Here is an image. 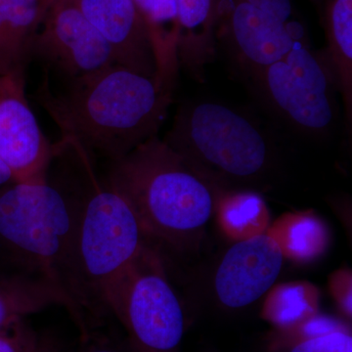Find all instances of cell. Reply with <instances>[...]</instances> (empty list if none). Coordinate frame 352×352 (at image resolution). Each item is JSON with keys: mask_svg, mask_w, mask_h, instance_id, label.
<instances>
[{"mask_svg": "<svg viewBox=\"0 0 352 352\" xmlns=\"http://www.w3.org/2000/svg\"><path fill=\"white\" fill-rule=\"evenodd\" d=\"M38 94L61 143L111 162L157 136L173 102V87L117 64L72 80L58 94L44 80Z\"/></svg>", "mask_w": 352, "mask_h": 352, "instance_id": "obj_1", "label": "cell"}, {"mask_svg": "<svg viewBox=\"0 0 352 352\" xmlns=\"http://www.w3.org/2000/svg\"><path fill=\"white\" fill-rule=\"evenodd\" d=\"M106 182L126 199L148 238L175 248L198 237L224 191L157 136L112 162Z\"/></svg>", "mask_w": 352, "mask_h": 352, "instance_id": "obj_2", "label": "cell"}, {"mask_svg": "<svg viewBox=\"0 0 352 352\" xmlns=\"http://www.w3.org/2000/svg\"><path fill=\"white\" fill-rule=\"evenodd\" d=\"M75 247L74 298L87 317L108 312L124 278L145 251L147 236L129 203L89 166Z\"/></svg>", "mask_w": 352, "mask_h": 352, "instance_id": "obj_3", "label": "cell"}, {"mask_svg": "<svg viewBox=\"0 0 352 352\" xmlns=\"http://www.w3.org/2000/svg\"><path fill=\"white\" fill-rule=\"evenodd\" d=\"M80 208L82 201H69L48 180L14 183L0 191V240L17 254L25 272L50 278L74 300Z\"/></svg>", "mask_w": 352, "mask_h": 352, "instance_id": "obj_4", "label": "cell"}, {"mask_svg": "<svg viewBox=\"0 0 352 352\" xmlns=\"http://www.w3.org/2000/svg\"><path fill=\"white\" fill-rule=\"evenodd\" d=\"M164 141L222 190L229 182L256 179L272 161V147L263 129L217 102L183 105Z\"/></svg>", "mask_w": 352, "mask_h": 352, "instance_id": "obj_5", "label": "cell"}, {"mask_svg": "<svg viewBox=\"0 0 352 352\" xmlns=\"http://www.w3.org/2000/svg\"><path fill=\"white\" fill-rule=\"evenodd\" d=\"M108 312L126 329L132 352H179L184 311L161 259L149 248L124 278Z\"/></svg>", "mask_w": 352, "mask_h": 352, "instance_id": "obj_6", "label": "cell"}, {"mask_svg": "<svg viewBox=\"0 0 352 352\" xmlns=\"http://www.w3.org/2000/svg\"><path fill=\"white\" fill-rule=\"evenodd\" d=\"M252 78L266 103L296 131L317 136L332 129L337 87L322 54L300 43Z\"/></svg>", "mask_w": 352, "mask_h": 352, "instance_id": "obj_7", "label": "cell"}, {"mask_svg": "<svg viewBox=\"0 0 352 352\" xmlns=\"http://www.w3.org/2000/svg\"><path fill=\"white\" fill-rule=\"evenodd\" d=\"M215 38L251 78L303 43L300 24H286L244 0H217Z\"/></svg>", "mask_w": 352, "mask_h": 352, "instance_id": "obj_8", "label": "cell"}, {"mask_svg": "<svg viewBox=\"0 0 352 352\" xmlns=\"http://www.w3.org/2000/svg\"><path fill=\"white\" fill-rule=\"evenodd\" d=\"M32 54L69 82L116 65L110 45L85 17L75 0L53 2L34 38Z\"/></svg>", "mask_w": 352, "mask_h": 352, "instance_id": "obj_9", "label": "cell"}, {"mask_svg": "<svg viewBox=\"0 0 352 352\" xmlns=\"http://www.w3.org/2000/svg\"><path fill=\"white\" fill-rule=\"evenodd\" d=\"M54 156L25 99V76H0V157L14 183L47 182Z\"/></svg>", "mask_w": 352, "mask_h": 352, "instance_id": "obj_10", "label": "cell"}, {"mask_svg": "<svg viewBox=\"0 0 352 352\" xmlns=\"http://www.w3.org/2000/svg\"><path fill=\"white\" fill-rule=\"evenodd\" d=\"M285 254L270 229L238 240L219 264L214 289L221 305L229 308L249 307L270 292L282 267Z\"/></svg>", "mask_w": 352, "mask_h": 352, "instance_id": "obj_11", "label": "cell"}, {"mask_svg": "<svg viewBox=\"0 0 352 352\" xmlns=\"http://www.w3.org/2000/svg\"><path fill=\"white\" fill-rule=\"evenodd\" d=\"M75 1L110 45L116 64L148 78H157L151 36L133 0Z\"/></svg>", "mask_w": 352, "mask_h": 352, "instance_id": "obj_12", "label": "cell"}, {"mask_svg": "<svg viewBox=\"0 0 352 352\" xmlns=\"http://www.w3.org/2000/svg\"><path fill=\"white\" fill-rule=\"evenodd\" d=\"M55 305L68 310L80 336L87 332L89 325L82 310L50 278L29 272L0 278V329Z\"/></svg>", "mask_w": 352, "mask_h": 352, "instance_id": "obj_13", "label": "cell"}, {"mask_svg": "<svg viewBox=\"0 0 352 352\" xmlns=\"http://www.w3.org/2000/svg\"><path fill=\"white\" fill-rule=\"evenodd\" d=\"M54 1L0 0V76H25L34 38Z\"/></svg>", "mask_w": 352, "mask_h": 352, "instance_id": "obj_14", "label": "cell"}, {"mask_svg": "<svg viewBox=\"0 0 352 352\" xmlns=\"http://www.w3.org/2000/svg\"><path fill=\"white\" fill-rule=\"evenodd\" d=\"M179 38L178 63L194 78H204L206 66L215 55V2L217 0H176Z\"/></svg>", "mask_w": 352, "mask_h": 352, "instance_id": "obj_15", "label": "cell"}, {"mask_svg": "<svg viewBox=\"0 0 352 352\" xmlns=\"http://www.w3.org/2000/svg\"><path fill=\"white\" fill-rule=\"evenodd\" d=\"M327 48L322 54L342 94L347 124L352 113V0H326Z\"/></svg>", "mask_w": 352, "mask_h": 352, "instance_id": "obj_16", "label": "cell"}, {"mask_svg": "<svg viewBox=\"0 0 352 352\" xmlns=\"http://www.w3.org/2000/svg\"><path fill=\"white\" fill-rule=\"evenodd\" d=\"M142 16L154 47L157 65V78L173 87L178 63L177 44L179 38L176 0H133Z\"/></svg>", "mask_w": 352, "mask_h": 352, "instance_id": "obj_17", "label": "cell"}, {"mask_svg": "<svg viewBox=\"0 0 352 352\" xmlns=\"http://www.w3.org/2000/svg\"><path fill=\"white\" fill-rule=\"evenodd\" d=\"M271 352H352V336L346 324L317 314L286 330H276Z\"/></svg>", "mask_w": 352, "mask_h": 352, "instance_id": "obj_18", "label": "cell"}, {"mask_svg": "<svg viewBox=\"0 0 352 352\" xmlns=\"http://www.w3.org/2000/svg\"><path fill=\"white\" fill-rule=\"evenodd\" d=\"M222 230L235 240L266 231L270 212L261 195L251 191H223L215 210Z\"/></svg>", "mask_w": 352, "mask_h": 352, "instance_id": "obj_19", "label": "cell"}, {"mask_svg": "<svg viewBox=\"0 0 352 352\" xmlns=\"http://www.w3.org/2000/svg\"><path fill=\"white\" fill-rule=\"evenodd\" d=\"M318 300V291L307 282L279 285L268 294L263 316L276 330H286L319 314Z\"/></svg>", "mask_w": 352, "mask_h": 352, "instance_id": "obj_20", "label": "cell"}, {"mask_svg": "<svg viewBox=\"0 0 352 352\" xmlns=\"http://www.w3.org/2000/svg\"><path fill=\"white\" fill-rule=\"evenodd\" d=\"M270 231L281 245L285 258L298 261L316 258L328 243L323 222L310 214H285Z\"/></svg>", "mask_w": 352, "mask_h": 352, "instance_id": "obj_21", "label": "cell"}, {"mask_svg": "<svg viewBox=\"0 0 352 352\" xmlns=\"http://www.w3.org/2000/svg\"><path fill=\"white\" fill-rule=\"evenodd\" d=\"M0 352H58L54 340L34 330L25 319L0 329Z\"/></svg>", "mask_w": 352, "mask_h": 352, "instance_id": "obj_22", "label": "cell"}, {"mask_svg": "<svg viewBox=\"0 0 352 352\" xmlns=\"http://www.w3.org/2000/svg\"><path fill=\"white\" fill-rule=\"evenodd\" d=\"M331 289L342 311L351 318V275L344 271L336 273L331 281Z\"/></svg>", "mask_w": 352, "mask_h": 352, "instance_id": "obj_23", "label": "cell"}, {"mask_svg": "<svg viewBox=\"0 0 352 352\" xmlns=\"http://www.w3.org/2000/svg\"><path fill=\"white\" fill-rule=\"evenodd\" d=\"M251 6L264 12L274 16L286 24H298L293 22L294 6L292 0H244Z\"/></svg>", "mask_w": 352, "mask_h": 352, "instance_id": "obj_24", "label": "cell"}, {"mask_svg": "<svg viewBox=\"0 0 352 352\" xmlns=\"http://www.w3.org/2000/svg\"><path fill=\"white\" fill-rule=\"evenodd\" d=\"M83 347L80 352H122L111 340L99 337L90 331L82 338Z\"/></svg>", "mask_w": 352, "mask_h": 352, "instance_id": "obj_25", "label": "cell"}, {"mask_svg": "<svg viewBox=\"0 0 352 352\" xmlns=\"http://www.w3.org/2000/svg\"><path fill=\"white\" fill-rule=\"evenodd\" d=\"M9 182L14 183L12 175H11L10 170H8L6 164L3 163L1 157H0V186L6 185Z\"/></svg>", "mask_w": 352, "mask_h": 352, "instance_id": "obj_26", "label": "cell"}]
</instances>
